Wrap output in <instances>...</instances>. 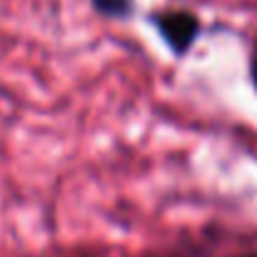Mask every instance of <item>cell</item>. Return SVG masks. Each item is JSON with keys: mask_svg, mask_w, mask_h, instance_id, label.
<instances>
[{"mask_svg": "<svg viewBox=\"0 0 257 257\" xmlns=\"http://www.w3.org/2000/svg\"><path fill=\"white\" fill-rule=\"evenodd\" d=\"M155 25L163 35V40L170 45L172 53L182 55L190 50V45L195 43L197 38V30H200V23L192 13L187 10H168V13H160L155 15Z\"/></svg>", "mask_w": 257, "mask_h": 257, "instance_id": "6da1fadb", "label": "cell"}, {"mask_svg": "<svg viewBox=\"0 0 257 257\" xmlns=\"http://www.w3.org/2000/svg\"><path fill=\"white\" fill-rule=\"evenodd\" d=\"M92 8L102 15H110V18H122L130 13L133 8V0H92Z\"/></svg>", "mask_w": 257, "mask_h": 257, "instance_id": "7a4b0ae2", "label": "cell"}, {"mask_svg": "<svg viewBox=\"0 0 257 257\" xmlns=\"http://www.w3.org/2000/svg\"><path fill=\"white\" fill-rule=\"evenodd\" d=\"M255 78H257V73H255Z\"/></svg>", "mask_w": 257, "mask_h": 257, "instance_id": "3957f363", "label": "cell"}]
</instances>
